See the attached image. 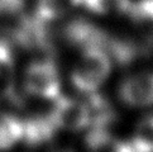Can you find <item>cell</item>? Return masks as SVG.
Returning a JSON list of instances; mask_svg holds the SVG:
<instances>
[{
    "mask_svg": "<svg viewBox=\"0 0 153 152\" xmlns=\"http://www.w3.org/2000/svg\"><path fill=\"white\" fill-rule=\"evenodd\" d=\"M50 115L58 129L80 132L89 128V115L84 100L59 94L53 100Z\"/></svg>",
    "mask_w": 153,
    "mask_h": 152,
    "instance_id": "3",
    "label": "cell"
},
{
    "mask_svg": "<svg viewBox=\"0 0 153 152\" xmlns=\"http://www.w3.org/2000/svg\"><path fill=\"white\" fill-rule=\"evenodd\" d=\"M76 7H82L95 14H108L113 10L124 13L128 0H70Z\"/></svg>",
    "mask_w": 153,
    "mask_h": 152,
    "instance_id": "11",
    "label": "cell"
},
{
    "mask_svg": "<svg viewBox=\"0 0 153 152\" xmlns=\"http://www.w3.org/2000/svg\"><path fill=\"white\" fill-rule=\"evenodd\" d=\"M14 57L7 42L0 41V98H9L13 94Z\"/></svg>",
    "mask_w": 153,
    "mask_h": 152,
    "instance_id": "9",
    "label": "cell"
},
{
    "mask_svg": "<svg viewBox=\"0 0 153 152\" xmlns=\"http://www.w3.org/2000/svg\"><path fill=\"white\" fill-rule=\"evenodd\" d=\"M58 131L50 114L36 115L23 121V134L22 141L28 146H39L47 143L54 137Z\"/></svg>",
    "mask_w": 153,
    "mask_h": 152,
    "instance_id": "6",
    "label": "cell"
},
{
    "mask_svg": "<svg viewBox=\"0 0 153 152\" xmlns=\"http://www.w3.org/2000/svg\"><path fill=\"white\" fill-rule=\"evenodd\" d=\"M130 142L135 152H153V114L140 119Z\"/></svg>",
    "mask_w": 153,
    "mask_h": 152,
    "instance_id": "10",
    "label": "cell"
},
{
    "mask_svg": "<svg viewBox=\"0 0 153 152\" xmlns=\"http://www.w3.org/2000/svg\"><path fill=\"white\" fill-rule=\"evenodd\" d=\"M113 61L100 47L84 48L74 65L71 81L84 94L97 91L111 72Z\"/></svg>",
    "mask_w": 153,
    "mask_h": 152,
    "instance_id": "1",
    "label": "cell"
},
{
    "mask_svg": "<svg viewBox=\"0 0 153 152\" xmlns=\"http://www.w3.org/2000/svg\"><path fill=\"white\" fill-rule=\"evenodd\" d=\"M23 121L9 113L0 112V151L13 148L22 142Z\"/></svg>",
    "mask_w": 153,
    "mask_h": 152,
    "instance_id": "8",
    "label": "cell"
},
{
    "mask_svg": "<svg viewBox=\"0 0 153 152\" xmlns=\"http://www.w3.org/2000/svg\"><path fill=\"white\" fill-rule=\"evenodd\" d=\"M54 152H74V151L67 150V148H61V150H57V151H54Z\"/></svg>",
    "mask_w": 153,
    "mask_h": 152,
    "instance_id": "12",
    "label": "cell"
},
{
    "mask_svg": "<svg viewBox=\"0 0 153 152\" xmlns=\"http://www.w3.org/2000/svg\"><path fill=\"white\" fill-rule=\"evenodd\" d=\"M119 98L128 107L140 108L153 104V74L140 72L127 77L120 84Z\"/></svg>",
    "mask_w": 153,
    "mask_h": 152,
    "instance_id": "4",
    "label": "cell"
},
{
    "mask_svg": "<svg viewBox=\"0 0 153 152\" xmlns=\"http://www.w3.org/2000/svg\"><path fill=\"white\" fill-rule=\"evenodd\" d=\"M24 89L28 94L46 100H54L61 94V76L51 60L29 63L24 72Z\"/></svg>",
    "mask_w": 153,
    "mask_h": 152,
    "instance_id": "2",
    "label": "cell"
},
{
    "mask_svg": "<svg viewBox=\"0 0 153 152\" xmlns=\"http://www.w3.org/2000/svg\"><path fill=\"white\" fill-rule=\"evenodd\" d=\"M67 39L81 50L89 47H100L104 50L108 34L92 23L84 19H76L66 28Z\"/></svg>",
    "mask_w": 153,
    "mask_h": 152,
    "instance_id": "5",
    "label": "cell"
},
{
    "mask_svg": "<svg viewBox=\"0 0 153 152\" xmlns=\"http://www.w3.org/2000/svg\"><path fill=\"white\" fill-rule=\"evenodd\" d=\"M84 100L89 115V128H109L115 121V110L110 101L97 91L86 94Z\"/></svg>",
    "mask_w": 153,
    "mask_h": 152,
    "instance_id": "7",
    "label": "cell"
}]
</instances>
